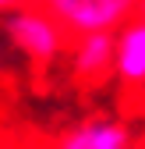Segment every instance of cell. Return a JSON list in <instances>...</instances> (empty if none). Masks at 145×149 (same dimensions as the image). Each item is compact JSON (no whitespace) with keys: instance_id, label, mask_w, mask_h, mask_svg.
<instances>
[{"instance_id":"cell-1","label":"cell","mask_w":145,"mask_h":149,"mask_svg":"<svg viewBox=\"0 0 145 149\" xmlns=\"http://www.w3.org/2000/svg\"><path fill=\"white\" fill-rule=\"evenodd\" d=\"M4 14V32L7 39L25 53V57L32 61H57L60 53L71 46V36L53 22V18L35 4V0H28V4H18V7H7L0 11Z\"/></svg>"},{"instance_id":"cell-2","label":"cell","mask_w":145,"mask_h":149,"mask_svg":"<svg viewBox=\"0 0 145 149\" xmlns=\"http://www.w3.org/2000/svg\"><path fill=\"white\" fill-rule=\"evenodd\" d=\"M71 39L88 32H117L135 14V0H35Z\"/></svg>"},{"instance_id":"cell-3","label":"cell","mask_w":145,"mask_h":149,"mask_svg":"<svg viewBox=\"0 0 145 149\" xmlns=\"http://www.w3.org/2000/svg\"><path fill=\"white\" fill-rule=\"evenodd\" d=\"M113 74L120 85H145V18H128L113 36Z\"/></svg>"},{"instance_id":"cell-4","label":"cell","mask_w":145,"mask_h":149,"mask_svg":"<svg viewBox=\"0 0 145 149\" xmlns=\"http://www.w3.org/2000/svg\"><path fill=\"white\" fill-rule=\"evenodd\" d=\"M53 149H135L131 132L113 117H92V121H81L78 128L64 132Z\"/></svg>"},{"instance_id":"cell-5","label":"cell","mask_w":145,"mask_h":149,"mask_svg":"<svg viewBox=\"0 0 145 149\" xmlns=\"http://www.w3.org/2000/svg\"><path fill=\"white\" fill-rule=\"evenodd\" d=\"M71 71L78 82H99L113 71V32H88L71 39Z\"/></svg>"},{"instance_id":"cell-6","label":"cell","mask_w":145,"mask_h":149,"mask_svg":"<svg viewBox=\"0 0 145 149\" xmlns=\"http://www.w3.org/2000/svg\"><path fill=\"white\" fill-rule=\"evenodd\" d=\"M18 4H28V0H0V11H7V7H18Z\"/></svg>"},{"instance_id":"cell-7","label":"cell","mask_w":145,"mask_h":149,"mask_svg":"<svg viewBox=\"0 0 145 149\" xmlns=\"http://www.w3.org/2000/svg\"><path fill=\"white\" fill-rule=\"evenodd\" d=\"M135 14H138V18H145V0H135Z\"/></svg>"}]
</instances>
